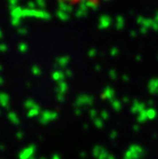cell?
Wrapping results in <instances>:
<instances>
[{"label":"cell","mask_w":158,"mask_h":159,"mask_svg":"<svg viewBox=\"0 0 158 159\" xmlns=\"http://www.w3.org/2000/svg\"><path fill=\"white\" fill-rule=\"evenodd\" d=\"M70 5H97L106 0H60Z\"/></svg>","instance_id":"obj_1"}]
</instances>
